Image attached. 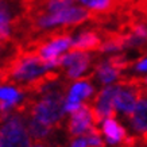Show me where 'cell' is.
<instances>
[{
    "instance_id": "6da1fadb",
    "label": "cell",
    "mask_w": 147,
    "mask_h": 147,
    "mask_svg": "<svg viewBox=\"0 0 147 147\" xmlns=\"http://www.w3.org/2000/svg\"><path fill=\"white\" fill-rule=\"evenodd\" d=\"M30 136L23 117L12 111L0 128V147H32Z\"/></svg>"
},
{
    "instance_id": "7a4b0ae2",
    "label": "cell",
    "mask_w": 147,
    "mask_h": 147,
    "mask_svg": "<svg viewBox=\"0 0 147 147\" xmlns=\"http://www.w3.org/2000/svg\"><path fill=\"white\" fill-rule=\"evenodd\" d=\"M93 62L94 58L90 54H86L85 51H73V53H67L61 57L59 67L66 69L67 80L76 81L77 78H80L85 70L89 69V66Z\"/></svg>"
},
{
    "instance_id": "3957f363",
    "label": "cell",
    "mask_w": 147,
    "mask_h": 147,
    "mask_svg": "<svg viewBox=\"0 0 147 147\" xmlns=\"http://www.w3.org/2000/svg\"><path fill=\"white\" fill-rule=\"evenodd\" d=\"M90 125H93L90 115L89 102H82L81 107L71 112L70 120L67 121V135L70 139H76L80 135H84Z\"/></svg>"
},
{
    "instance_id": "277c9868",
    "label": "cell",
    "mask_w": 147,
    "mask_h": 147,
    "mask_svg": "<svg viewBox=\"0 0 147 147\" xmlns=\"http://www.w3.org/2000/svg\"><path fill=\"white\" fill-rule=\"evenodd\" d=\"M120 88V85H109L107 88H104L100 90L98 93L93 97V100L90 101V104L96 108V111L101 115L102 119L107 117H116V109L115 108V96L117 93V90Z\"/></svg>"
},
{
    "instance_id": "5b68a950",
    "label": "cell",
    "mask_w": 147,
    "mask_h": 147,
    "mask_svg": "<svg viewBox=\"0 0 147 147\" xmlns=\"http://www.w3.org/2000/svg\"><path fill=\"white\" fill-rule=\"evenodd\" d=\"M101 45L102 36L98 28L85 30L76 39H73L70 47H69V53H73V51H100Z\"/></svg>"
},
{
    "instance_id": "8992f818",
    "label": "cell",
    "mask_w": 147,
    "mask_h": 147,
    "mask_svg": "<svg viewBox=\"0 0 147 147\" xmlns=\"http://www.w3.org/2000/svg\"><path fill=\"white\" fill-rule=\"evenodd\" d=\"M139 101L138 88L134 86H127V85H120L115 96V108L124 113L125 116L131 115L134 112L135 107Z\"/></svg>"
},
{
    "instance_id": "52a82bcc",
    "label": "cell",
    "mask_w": 147,
    "mask_h": 147,
    "mask_svg": "<svg viewBox=\"0 0 147 147\" xmlns=\"http://www.w3.org/2000/svg\"><path fill=\"white\" fill-rule=\"evenodd\" d=\"M125 117L128 119L129 124L132 125V128L136 132H139L140 135L147 134V101L139 100L134 112Z\"/></svg>"
},
{
    "instance_id": "ba28073f",
    "label": "cell",
    "mask_w": 147,
    "mask_h": 147,
    "mask_svg": "<svg viewBox=\"0 0 147 147\" xmlns=\"http://www.w3.org/2000/svg\"><path fill=\"white\" fill-rule=\"evenodd\" d=\"M102 132L105 134L107 142L109 144H120L128 135L123 125H120L115 120V117H107L102 124Z\"/></svg>"
},
{
    "instance_id": "9c48e42d",
    "label": "cell",
    "mask_w": 147,
    "mask_h": 147,
    "mask_svg": "<svg viewBox=\"0 0 147 147\" xmlns=\"http://www.w3.org/2000/svg\"><path fill=\"white\" fill-rule=\"evenodd\" d=\"M24 117L27 119V129L34 140H45L53 131L51 127L42 123L36 117H32V116H24Z\"/></svg>"
},
{
    "instance_id": "30bf717a",
    "label": "cell",
    "mask_w": 147,
    "mask_h": 147,
    "mask_svg": "<svg viewBox=\"0 0 147 147\" xmlns=\"http://www.w3.org/2000/svg\"><path fill=\"white\" fill-rule=\"evenodd\" d=\"M94 73H96V76L98 77V80L101 81L102 84H109V82L119 80L121 77L120 70L112 66L111 63L108 62V59L104 61V62L96 63L94 65Z\"/></svg>"
},
{
    "instance_id": "8fae6325",
    "label": "cell",
    "mask_w": 147,
    "mask_h": 147,
    "mask_svg": "<svg viewBox=\"0 0 147 147\" xmlns=\"http://www.w3.org/2000/svg\"><path fill=\"white\" fill-rule=\"evenodd\" d=\"M93 94V88L88 81H77L69 90L66 101L69 102H81V100L88 98Z\"/></svg>"
},
{
    "instance_id": "7c38bea8",
    "label": "cell",
    "mask_w": 147,
    "mask_h": 147,
    "mask_svg": "<svg viewBox=\"0 0 147 147\" xmlns=\"http://www.w3.org/2000/svg\"><path fill=\"white\" fill-rule=\"evenodd\" d=\"M9 43H13V35L8 24H0V49H5Z\"/></svg>"
},
{
    "instance_id": "4fadbf2b",
    "label": "cell",
    "mask_w": 147,
    "mask_h": 147,
    "mask_svg": "<svg viewBox=\"0 0 147 147\" xmlns=\"http://www.w3.org/2000/svg\"><path fill=\"white\" fill-rule=\"evenodd\" d=\"M22 92L15 88H0V100H7V101H19Z\"/></svg>"
},
{
    "instance_id": "5bb4252c",
    "label": "cell",
    "mask_w": 147,
    "mask_h": 147,
    "mask_svg": "<svg viewBox=\"0 0 147 147\" xmlns=\"http://www.w3.org/2000/svg\"><path fill=\"white\" fill-rule=\"evenodd\" d=\"M9 0H0V24H8L11 23V7Z\"/></svg>"
},
{
    "instance_id": "9a60e30c",
    "label": "cell",
    "mask_w": 147,
    "mask_h": 147,
    "mask_svg": "<svg viewBox=\"0 0 147 147\" xmlns=\"http://www.w3.org/2000/svg\"><path fill=\"white\" fill-rule=\"evenodd\" d=\"M135 69L139 71H147V58H142L138 63L135 65Z\"/></svg>"
},
{
    "instance_id": "2e32d148",
    "label": "cell",
    "mask_w": 147,
    "mask_h": 147,
    "mask_svg": "<svg viewBox=\"0 0 147 147\" xmlns=\"http://www.w3.org/2000/svg\"><path fill=\"white\" fill-rule=\"evenodd\" d=\"M71 147H88V143H86V140L84 138L77 139V140H74V142L71 143Z\"/></svg>"
},
{
    "instance_id": "e0dca14e",
    "label": "cell",
    "mask_w": 147,
    "mask_h": 147,
    "mask_svg": "<svg viewBox=\"0 0 147 147\" xmlns=\"http://www.w3.org/2000/svg\"><path fill=\"white\" fill-rule=\"evenodd\" d=\"M119 1V4H120L121 8H125V7H129V5L132 4L134 1H136V0H117Z\"/></svg>"
},
{
    "instance_id": "ac0fdd59",
    "label": "cell",
    "mask_w": 147,
    "mask_h": 147,
    "mask_svg": "<svg viewBox=\"0 0 147 147\" xmlns=\"http://www.w3.org/2000/svg\"><path fill=\"white\" fill-rule=\"evenodd\" d=\"M32 147H49V143L46 140H34Z\"/></svg>"
},
{
    "instance_id": "d6986e66",
    "label": "cell",
    "mask_w": 147,
    "mask_h": 147,
    "mask_svg": "<svg viewBox=\"0 0 147 147\" xmlns=\"http://www.w3.org/2000/svg\"><path fill=\"white\" fill-rule=\"evenodd\" d=\"M80 1H82V3H84V1H85V0H80Z\"/></svg>"
}]
</instances>
